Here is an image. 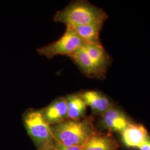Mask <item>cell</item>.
<instances>
[{
  "label": "cell",
  "mask_w": 150,
  "mask_h": 150,
  "mask_svg": "<svg viewBox=\"0 0 150 150\" xmlns=\"http://www.w3.org/2000/svg\"><path fill=\"white\" fill-rule=\"evenodd\" d=\"M54 138L59 143L69 146H82L96 129L92 117L81 120H67L51 126Z\"/></svg>",
  "instance_id": "cell-2"
},
{
  "label": "cell",
  "mask_w": 150,
  "mask_h": 150,
  "mask_svg": "<svg viewBox=\"0 0 150 150\" xmlns=\"http://www.w3.org/2000/svg\"><path fill=\"white\" fill-rule=\"evenodd\" d=\"M132 122L122 110L114 105L101 115V126L110 133H121Z\"/></svg>",
  "instance_id": "cell-5"
},
{
  "label": "cell",
  "mask_w": 150,
  "mask_h": 150,
  "mask_svg": "<svg viewBox=\"0 0 150 150\" xmlns=\"http://www.w3.org/2000/svg\"><path fill=\"white\" fill-rule=\"evenodd\" d=\"M69 57H70L83 72L87 76L95 77H101L102 76L92 64L83 46Z\"/></svg>",
  "instance_id": "cell-12"
},
{
  "label": "cell",
  "mask_w": 150,
  "mask_h": 150,
  "mask_svg": "<svg viewBox=\"0 0 150 150\" xmlns=\"http://www.w3.org/2000/svg\"><path fill=\"white\" fill-rule=\"evenodd\" d=\"M23 123L38 150H52L54 139L51 126L43 117L41 110L30 109L24 113Z\"/></svg>",
  "instance_id": "cell-3"
},
{
  "label": "cell",
  "mask_w": 150,
  "mask_h": 150,
  "mask_svg": "<svg viewBox=\"0 0 150 150\" xmlns=\"http://www.w3.org/2000/svg\"><path fill=\"white\" fill-rule=\"evenodd\" d=\"M106 13L102 9L85 1L70 4L63 10L58 11L54 21L64 23L72 27L95 23H102L106 20Z\"/></svg>",
  "instance_id": "cell-1"
},
{
  "label": "cell",
  "mask_w": 150,
  "mask_h": 150,
  "mask_svg": "<svg viewBox=\"0 0 150 150\" xmlns=\"http://www.w3.org/2000/svg\"><path fill=\"white\" fill-rule=\"evenodd\" d=\"M83 47L97 71L101 76L104 75L107 69L109 59L102 45L85 43Z\"/></svg>",
  "instance_id": "cell-10"
},
{
  "label": "cell",
  "mask_w": 150,
  "mask_h": 150,
  "mask_svg": "<svg viewBox=\"0 0 150 150\" xmlns=\"http://www.w3.org/2000/svg\"><path fill=\"white\" fill-rule=\"evenodd\" d=\"M85 44L75 29L70 26H66L64 35L58 40L46 46L38 48V54L49 59L57 55L69 56Z\"/></svg>",
  "instance_id": "cell-4"
},
{
  "label": "cell",
  "mask_w": 150,
  "mask_h": 150,
  "mask_svg": "<svg viewBox=\"0 0 150 150\" xmlns=\"http://www.w3.org/2000/svg\"><path fill=\"white\" fill-rule=\"evenodd\" d=\"M123 144L129 147L140 148L150 138L145 127L132 122L121 133Z\"/></svg>",
  "instance_id": "cell-7"
},
{
  "label": "cell",
  "mask_w": 150,
  "mask_h": 150,
  "mask_svg": "<svg viewBox=\"0 0 150 150\" xmlns=\"http://www.w3.org/2000/svg\"><path fill=\"white\" fill-rule=\"evenodd\" d=\"M103 25L102 23H95L72 27L85 43L102 45L100 39V33Z\"/></svg>",
  "instance_id": "cell-13"
},
{
  "label": "cell",
  "mask_w": 150,
  "mask_h": 150,
  "mask_svg": "<svg viewBox=\"0 0 150 150\" xmlns=\"http://www.w3.org/2000/svg\"><path fill=\"white\" fill-rule=\"evenodd\" d=\"M87 106L96 115H102L113 106L110 99L101 92L86 91L81 93Z\"/></svg>",
  "instance_id": "cell-9"
},
{
  "label": "cell",
  "mask_w": 150,
  "mask_h": 150,
  "mask_svg": "<svg viewBox=\"0 0 150 150\" xmlns=\"http://www.w3.org/2000/svg\"><path fill=\"white\" fill-rule=\"evenodd\" d=\"M41 111L45 120L51 126L68 120L67 102L64 97L57 98Z\"/></svg>",
  "instance_id": "cell-6"
},
{
  "label": "cell",
  "mask_w": 150,
  "mask_h": 150,
  "mask_svg": "<svg viewBox=\"0 0 150 150\" xmlns=\"http://www.w3.org/2000/svg\"><path fill=\"white\" fill-rule=\"evenodd\" d=\"M139 149L140 150H150V138L139 148Z\"/></svg>",
  "instance_id": "cell-15"
},
{
  "label": "cell",
  "mask_w": 150,
  "mask_h": 150,
  "mask_svg": "<svg viewBox=\"0 0 150 150\" xmlns=\"http://www.w3.org/2000/svg\"><path fill=\"white\" fill-rule=\"evenodd\" d=\"M83 150H117L119 145L110 132L96 131L81 146Z\"/></svg>",
  "instance_id": "cell-8"
},
{
  "label": "cell",
  "mask_w": 150,
  "mask_h": 150,
  "mask_svg": "<svg viewBox=\"0 0 150 150\" xmlns=\"http://www.w3.org/2000/svg\"><path fill=\"white\" fill-rule=\"evenodd\" d=\"M68 110V120H78L85 117L87 105L80 93L66 97Z\"/></svg>",
  "instance_id": "cell-11"
},
{
  "label": "cell",
  "mask_w": 150,
  "mask_h": 150,
  "mask_svg": "<svg viewBox=\"0 0 150 150\" xmlns=\"http://www.w3.org/2000/svg\"><path fill=\"white\" fill-rule=\"evenodd\" d=\"M52 150H83L81 146H69L63 145L54 139V148Z\"/></svg>",
  "instance_id": "cell-14"
}]
</instances>
